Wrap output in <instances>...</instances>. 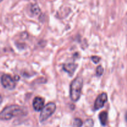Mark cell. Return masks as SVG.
Segmentation results:
<instances>
[{
	"instance_id": "11",
	"label": "cell",
	"mask_w": 127,
	"mask_h": 127,
	"mask_svg": "<svg viewBox=\"0 0 127 127\" xmlns=\"http://www.w3.org/2000/svg\"><path fill=\"white\" fill-rule=\"evenodd\" d=\"M103 73H104V68H102L101 65H99L96 69V75L97 76L100 77L102 75Z\"/></svg>"
},
{
	"instance_id": "9",
	"label": "cell",
	"mask_w": 127,
	"mask_h": 127,
	"mask_svg": "<svg viewBox=\"0 0 127 127\" xmlns=\"http://www.w3.org/2000/svg\"><path fill=\"white\" fill-rule=\"evenodd\" d=\"M83 121L81 119H79V118H76L74 119L73 122V127H81L83 126Z\"/></svg>"
},
{
	"instance_id": "3",
	"label": "cell",
	"mask_w": 127,
	"mask_h": 127,
	"mask_svg": "<svg viewBox=\"0 0 127 127\" xmlns=\"http://www.w3.org/2000/svg\"><path fill=\"white\" fill-rule=\"evenodd\" d=\"M56 104L53 102H50L43 107L40 115V121L41 122H45L50 117L56 110Z\"/></svg>"
},
{
	"instance_id": "5",
	"label": "cell",
	"mask_w": 127,
	"mask_h": 127,
	"mask_svg": "<svg viewBox=\"0 0 127 127\" xmlns=\"http://www.w3.org/2000/svg\"><path fill=\"white\" fill-rule=\"evenodd\" d=\"M107 101V94L105 93H103L99 94L96 98L94 103V109L99 110L104 107L106 102Z\"/></svg>"
},
{
	"instance_id": "6",
	"label": "cell",
	"mask_w": 127,
	"mask_h": 127,
	"mask_svg": "<svg viewBox=\"0 0 127 127\" xmlns=\"http://www.w3.org/2000/svg\"><path fill=\"white\" fill-rule=\"evenodd\" d=\"M45 100L40 97H35L32 102V106L35 111H40L44 107Z\"/></svg>"
},
{
	"instance_id": "1",
	"label": "cell",
	"mask_w": 127,
	"mask_h": 127,
	"mask_svg": "<svg viewBox=\"0 0 127 127\" xmlns=\"http://www.w3.org/2000/svg\"><path fill=\"white\" fill-rule=\"evenodd\" d=\"M27 114L26 107L18 105H11L5 107L0 112V120H9L13 117L24 116Z\"/></svg>"
},
{
	"instance_id": "8",
	"label": "cell",
	"mask_w": 127,
	"mask_h": 127,
	"mask_svg": "<svg viewBox=\"0 0 127 127\" xmlns=\"http://www.w3.org/2000/svg\"><path fill=\"white\" fill-rule=\"evenodd\" d=\"M99 120L100 122V124L103 126H105L107 124V118H108V114L107 112L105 111L102 112L99 114Z\"/></svg>"
},
{
	"instance_id": "10",
	"label": "cell",
	"mask_w": 127,
	"mask_h": 127,
	"mask_svg": "<svg viewBox=\"0 0 127 127\" xmlns=\"http://www.w3.org/2000/svg\"><path fill=\"white\" fill-rule=\"evenodd\" d=\"M31 12L34 15H38L40 13V9L39 8L38 5L33 4L31 7Z\"/></svg>"
},
{
	"instance_id": "7",
	"label": "cell",
	"mask_w": 127,
	"mask_h": 127,
	"mask_svg": "<svg viewBox=\"0 0 127 127\" xmlns=\"http://www.w3.org/2000/svg\"><path fill=\"white\" fill-rule=\"evenodd\" d=\"M77 67H78V64L74 63H65V64H63V69L66 73H68L69 74V76H73L74 71L76 69Z\"/></svg>"
},
{
	"instance_id": "12",
	"label": "cell",
	"mask_w": 127,
	"mask_h": 127,
	"mask_svg": "<svg viewBox=\"0 0 127 127\" xmlns=\"http://www.w3.org/2000/svg\"><path fill=\"white\" fill-rule=\"evenodd\" d=\"M91 60L95 64H97L100 61L101 58L99 57H97V56H93V57H91Z\"/></svg>"
},
{
	"instance_id": "2",
	"label": "cell",
	"mask_w": 127,
	"mask_h": 127,
	"mask_svg": "<svg viewBox=\"0 0 127 127\" xmlns=\"http://www.w3.org/2000/svg\"><path fill=\"white\" fill-rule=\"evenodd\" d=\"M83 86V80L80 77H77L71 82L70 85L69 94L72 101L76 102L79 100L81 95Z\"/></svg>"
},
{
	"instance_id": "4",
	"label": "cell",
	"mask_w": 127,
	"mask_h": 127,
	"mask_svg": "<svg viewBox=\"0 0 127 127\" xmlns=\"http://www.w3.org/2000/svg\"><path fill=\"white\" fill-rule=\"evenodd\" d=\"M1 83L2 86L8 90H13L16 88V82L9 74H3L1 78Z\"/></svg>"
}]
</instances>
